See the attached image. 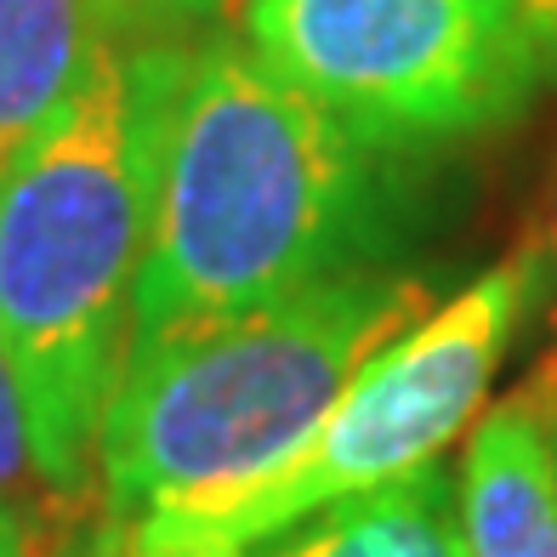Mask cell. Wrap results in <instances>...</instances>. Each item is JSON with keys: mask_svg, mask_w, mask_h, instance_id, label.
<instances>
[{"mask_svg": "<svg viewBox=\"0 0 557 557\" xmlns=\"http://www.w3.org/2000/svg\"><path fill=\"white\" fill-rule=\"evenodd\" d=\"M404 206V148L342 125L273 74L239 29H176L125 359L336 273L393 262Z\"/></svg>", "mask_w": 557, "mask_h": 557, "instance_id": "cell-1", "label": "cell"}, {"mask_svg": "<svg viewBox=\"0 0 557 557\" xmlns=\"http://www.w3.org/2000/svg\"><path fill=\"white\" fill-rule=\"evenodd\" d=\"M171 35H109L63 114L0 171V342L52 495L97 478V433L132 352Z\"/></svg>", "mask_w": 557, "mask_h": 557, "instance_id": "cell-2", "label": "cell"}, {"mask_svg": "<svg viewBox=\"0 0 557 557\" xmlns=\"http://www.w3.org/2000/svg\"><path fill=\"white\" fill-rule=\"evenodd\" d=\"M433 308L426 273L375 262L125 359L97 433L109 523L262 472Z\"/></svg>", "mask_w": 557, "mask_h": 557, "instance_id": "cell-3", "label": "cell"}, {"mask_svg": "<svg viewBox=\"0 0 557 557\" xmlns=\"http://www.w3.org/2000/svg\"><path fill=\"white\" fill-rule=\"evenodd\" d=\"M523 313V257L495 262L393 336L278 461L109 523L103 557H239L336 500L438 467L484 416Z\"/></svg>", "mask_w": 557, "mask_h": 557, "instance_id": "cell-4", "label": "cell"}, {"mask_svg": "<svg viewBox=\"0 0 557 557\" xmlns=\"http://www.w3.org/2000/svg\"><path fill=\"white\" fill-rule=\"evenodd\" d=\"M234 29L342 125L404 154L490 132L546 81L518 0H245Z\"/></svg>", "mask_w": 557, "mask_h": 557, "instance_id": "cell-5", "label": "cell"}, {"mask_svg": "<svg viewBox=\"0 0 557 557\" xmlns=\"http://www.w3.org/2000/svg\"><path fill=\"white\" fill-rule=\"evenodd\" d=\"M467 557H557V455L523 387L484 404L455 467Z\"/></svg>", "mask_w": 557, "mask_h": 557, "instance_id": "cell-6", "label": "cell"}, {"mask_svg": "<svg viewBox=\"0 0 557 557\" xmlns=\"http://www.w3.org/2000/svg\"><path fill=\"white\" fill-rule=\"evenodd\" d=\"M109 35L114 0H0V171L81 91Z\"/></svg>", "mask_w": 557, "mask_h": 557, "instance_id": "cell-7", "label": "cell"}, {"mask_svg": "<svg viewBox=\"0 0 557 557\" xmlns=\"http://www.w3.org/2000/svg\"><path fill=\"white\" fill-rule=\"evenodd\" d=\"M239 557H467L455 472L438 461L404 484L336 500Z\"/></svg>", "mask_w": 557, "mask_h": 557, "instance_id": "cell-8", "label": "cell"}, {"mask_svg": "<svg viewBox=\"0 0 557 557\" xmlns=\"http://www.w3.org/2000/svg\"><path fill=\"white\" fill-rule=\"evenodd\" d=\"M35 484H40V467L29 438V404H23L17 370L7 359V342H0V500H17Z\"/></svg>", "mask_w": 557, "mask_h": 557, "instance_id": "cell-9", "label": "cell"}, {"mask_svg": "<svg viewBox=\"0 0 557 557\" xmlns=\"http://www.w3.org/2000/svg\"><path fill=\"white\" fill-rule=\"evenodd\" d=\"M523 268H529V308L546 313V331L557 342V165L541 194V222H535V245L523 250Z\"/></svg>", "mask_w": 557, "mask_h": 557, "instance_id": "cell-10", "label": "cell"}, {"mask_svg": "<svg viewBox=\"0 0 557 557\" xmlns=\"http://www.w3.org/2000/svg\"><path fill=\"white\" fill-rule=\"evenodd\" d=\"M222 7H245V0H114L125 35H165V29H183V23L222 12Z\"/></svg>", "mask_w": 557, "mask_h": 557, "instance_id": "cell-11", "label": "cell"}, {"mask_svg": "<svg viewBox=\"0 0 557 557\" xmlns=\"http://www.w3.org/2000/svg\"><path fill=\"white\" fill-rule=\"evenodd\" d=\"M518 12H523V29L535 40V52L546 63V81H552L557 74V0H518Z\"/></svg>", "mask_w": 557, "mask_h": 557, "instance_id": "cell-12", "label": "cell"}, {"mask_svg": "<svg viewBox=\"0 0 557 557\" xmlns=\"http://www.w3.org/2000/svg\"><path fill=\"white\" fill-rule=\"evenodd\" d=\"M523 393L535 398V410H541V421H546V438H552V455H557V342H552V352L541 359V370L529 375Z\"/></svg>", "mask_w": 557, "mask_h": 557, "instance_id": "cell-13", "label": "cell"}, {"mask_svg": "<svg viewBox=\"0 0 557 557\" xmlns=\"http://www.w3.org/2000/svg\"><path fill=\"white\" fill-rule=\"evenodd\" d=\"M0 557H35V535L17 500H0Z\"/></svg>", "mask_w": 557, "mask_h": 557, "instance_id": "cell-14", "label": "cell"}]
</instances>
